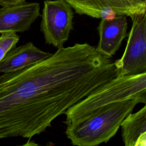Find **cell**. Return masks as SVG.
<instances>
[{
	"label": "cell",
	"mask_w": 146,
	"mask_h": 146,
	"mask_svg": "<svg viewBox=\"0 0 146 146\" xmlns=\"http://www.w3.org/2000/svg\"><path fill=\"white\" fill-rule=\"evenodd\" d=\"M26 2L25 0H0V5L3 6L15 5Z\"/></svg>",
	"instance_id": "13"
},
{
	"label": "cell",
	"mask_w": 146,
	"mask_h": 146,
	"mask_svg": "<svg viewBox=\"0 0 146 146\" xmlns=\"http://www.w3.org/2000/svg\"><path fill=\"white\" fill-rule=\"evenodd\" d=\"M134 146H146V130L139 135Z\"/></svg>",
	"instance_id": "12"
},
{
	"label": "cell",
	"mask_w": 146,
	"mask_h": 146,
	"mask_svg": "<svg viewBox=\"0 0 146 146\" xmlns=\"http://www.w3.org/2000/svg\"><path fill=\"white\" fill-rule=\"evenodd\" d=\"M121 138L125 146H134L139 135L146 130V104L135 113H131L121 125Z\"/></svg>",
	"instance_id": "10"
},
{
	"label": "cell",
	"mask_w": 146,
	"mask_h": 146,
	"mask_svg": "<svg viewBox=\"0 0 146 146\" xmlns=\"http://www.w3.org/2000/svg\"><path fill=\"white\" fill-rule=\"evenodd\" d=\"M128 22L127 16L116 15L111 19H101L98 26L99 40L97 50L112 58L120 48L127 36Z\"/></svg>",
	"instance_id": "8"
},
{
	"label": "cell",
	"mask_w": 146,
	"mask_h": 146,
	"mask_svg": "<svg viewBox=\"0 0 146 146\" xmlns=\"http://www.w3.org/2000/svg\"><path fill=\"white\" fill-rule=\"evenodd\" d=\"M0 36V62L7 54L14 48L19 40V36L13 32L1 34Z\"/></svg>",
	"instance_id": "11"
},
{
	"label": "cell",
	"mask_w": 146,
	"mask_h": 146,
	"mask_svg": "<svg viewBox=\"0 0 146 146\" xmlns=\"http://www.w3.org/2000/svg\"><path fill=\"white\" fill-rule=\"evenodd\" d=\"M146 91V72L116 76L95 90L66 112L65 124L87 116L106 104L135 99Z\"/></svg>",
	"instance_id": "3"
},
{
	"label": "cell",
	"mask_w": 146,
	"mask_h": 146,
	"mask_svg": "<svg viewBox=\"0 0 146 146\" xmlns=\"http://www.w3.org/2000/svg\"><path fill=\"white\" fill-rule=\"evenodd\" d=\"M45 52L29 42L11 49L0 62V73L6 74L21 70L49 57Z\"/></svg>",
	"instance_id": "9"
},
{
	"label": "cell",
	"mask_w": 146,
	"mask_h": 146,
	"mask_svg": "<svg viewBox=\"0 0 146 146\" xmlns=\"http://www.w3.org/2000/svg\"><path fill=\"white\" fill-rule=\"evenodd\" d=\"M74 12L64 0L44 1L40 30L45 42L59 48L63 47L73 29Z\"/></svg>",
	"instance_id": "5"
},
{
	"label": "cell",
	"mask_w": 146,
	"mask_h": 146,
	"mask_svg": "<svg viewBox=\"0 0 146 146\" xmlns=\"http://www.w3.org/2000/svg\"><path fill=\"white\" fill-rule=\"evenodd\" d=\"M136 102L138 103H143L144 104H146V91L141 92L137 97L135 98Z\"/></svg>",
	"instance_id": "14"
},
{
	"label": "cell",
	"mask_w": 146,
	"mask_h": 146,
	"mask_svg": "<svg viewBox=\"0 0 146 146\" xmlns=\"http://www.w3.org/2000/svg\"><path fill=\"white\" fill-rule=\"evenodd\" d=\"M39 15L40 5L37 2L3 6L0 9V34L25 32Z\"/></svg>",
	"instance_id": "7"
},
{
	"label": "cell",
	"mask_w": 146,
	"mask_h": 146,
	"mask_svg": "<svg viewBox=\"0 0 146 146\" xmlns=\"http://www.w3.org/2000/svg\"><path fill=\"white\" fill-rule=\"evenodd\" d=\"M137 104L135 98L103 106L87 116L66 123V136L72 145L77 146H96L107 143Z\"/></svg>",
	"instance_id": "2"
},
{
	"label": "cell",
	"mask_w": 146,
	"mask_h": 146,
	"mask_svg": "<svg viewBox=\"0 0 146 146\" xmlns=\"http://www.w3.org/2000/svg\"><path fill=\"white\" fill-rule=\"evenodd\" d=\"M116 77L115 62L87 43L0 76V139H31L95 90Z\"/></svg>",
	"instance_id": "1"
},
{
	"label": "cell",
	"mask_w": 146,
	"mask_h": 146,
	"mask_svg": "<svg viewBox=\"0 0 146 146\" xmlns=\"http://www.w3.org/2000/svg\"><path fill=\"white\" fill-rule=\"evenodd\" d=\"M79 15L111 19L116 15L132 17L146 8V0H64Z\"/></svg>",
	"instance_id": "6"
},
{
	"label": "cell",
	"mask_w": 146,
	"mask_h": 146,
	"mask_svg": "<svg viewBox=\"0 0 146 146\" xmlns=\"http://www.w3.org/2000/svg\"><path fill=\"white\" fill-rule=\"evenodd\" d=\"M131 18L126 47L122 56L115 62L116 76L146 72V8Z\"/></svg>",
	"instance_id": "4"
}]
</instances>
